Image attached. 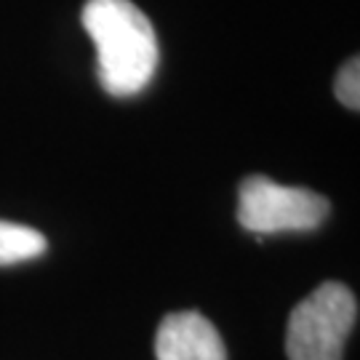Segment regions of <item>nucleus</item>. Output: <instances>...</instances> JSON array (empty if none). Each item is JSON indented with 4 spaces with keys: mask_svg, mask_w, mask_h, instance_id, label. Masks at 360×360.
I'll use <instances>...</instances> for the list:
<instances>
[{
    "mask_svg": "<svg viewBox=\"0 0 360 360\" xmlns=\"http://www.w3.org/2000/svg\"><path fill=\"white\" fill-rule=\"evenodd\" d=\"M80 22L96 49V75L107 94L136 96L158 70V35L147 13L131 0H89Z\"/></svg>",
    "mask_w": 360,
    "mask_h": 360,
    "instance_id": "1",
    "label": "nucleus"
},
{
    "mask_svg": "<svg viewBox=\"0 0 360 360\" xmlns=\"http://www.w3.org/2000/svg\"><path fill=\"white\" fill-rule=\"evenodd\" d=\"M358 321V299L347 285L328 281L294 307L285 328L288 360H342Z\"/></svg>",
    "mask_w": 360,
    "mask_h": 360,
    "instance_id": "2",
    "label": "nucleus"
},
{
    "mask_svg": "<svg viewBox=\"0 0 360 360\" xmlns=\"http://www.w3.org/2000/svg\"><path fill=\"white\" fill-rule=\"evenodd\" d=\"M328 200L304 187H285L254 174L238 187V221L254 235L318 230L328 217Z\"/></svg>",
    "mask_w": 360,
    "mask_h": 360,
    "instance_id": "3",
    "label": "nucleus"
},
{
    "mask_svg": "<svg viewBox=\"0 0 360 360\" xmlns=\"http://www.w3.org/2000/svg\"><path fill=\"white\" fill-rule=\"evenodd\" d=\"M158 360H227V349L214 323L200 312H171L155 334Z\"/></svg>",
    "mask_w": 360,
    "mask_h": 360,
    "instance_id": "4",
    "label": "nucleus"
},
{
    "mask_svg": "<svg viewBox=\"0 0 360 360\" xmlns=\"http://www.w3.org/2000/svg\"><path fill=\"white\" fill-rule=\"evenodd\" d=\"M46 248H49V240L43 232L0 219V267L38 259L46 254Z\"/></svg>",
    "mask_w": 360,
    "mask_h": 360,
    "instance_id": "5",
    "label": "nucleus"
},
{
    "mask_svg": "<svg viewBox=\"0 0 360 360\" xmlns=\"http://www.w3.org/2000/svg\"><path fill=\"white\" fill-rule=\"evenodd\" d=\"M334 94H336V99L345 104L347 110H352V112L360 110V59L358 56L347 59V62L342 65V70L336 72Z\"/></svg>",
    "mask_w": 360,
    "mask_h": 360,
    "instance_id": "6",
    "label": "nucleus"
}]
</instances>
